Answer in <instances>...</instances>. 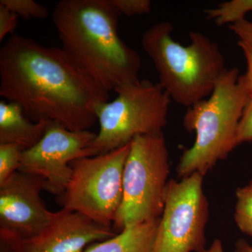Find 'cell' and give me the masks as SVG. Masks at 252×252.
Segmentation results:
<instances>
[{
    "label": "cell",
    "instance_id": "obj_1",
    "mask_svg": "<svg viewBox=\"0 0 252 252\" xmlns=\"http://www.w3.org/2000/svg\"><path fill=\"white\" fill-rule=\"evenodd\" d=\"M0 95L32 122L89 130L109 93L83 72L61 47L13 34L0 49Z\"/></svg>",
    "mask_w": 252,
    "mask_h": 252
},
{
    "label": "cell",
    "instance_id": "obj_2",
    "mask_svg": "<svg viewBox=\"0 0 252 252\" xmlns=\"http://www.w3.org/2000/svg\"><path fill=\"white\" fill-rule=\"evenodd\" d=\"M121 16L110 0H62L52 14L61 49L109 93L140 80L142 60L119 36Z\"/></svg>",
    "mask_w": 252,
    "mask_h": 252
},
{
    "label": "cell",
    "instance_id": "obj_3",
    "mask_svg": "<svg viewBox=\"0 0 252 252\" xmlns=\"http://www.w3.org/2000/svg\"><path fill=\"white\" fill-rule=\"evenodd\" d=\"M173 31L170 22L156 23L144 32L141 44L158 84L172 101L188 108L211 94L226 70L224 56L216 41L200 32H190V44L184 46L174 39Z\"/></svg>",
    "mask_w": 252,
    "mask_h": 252
},
{
    "label": "cell",
    "instance_id": "obj_4",
    "mask_svg": "<svg viewBox=\"0 0 252 252\" xmlns=\"http://www.w3.org/2000/svg\"><path fill=\"white\" fill-rule=\"evenodd\" d=\"M250 97L243 76L233 67L222 74L208 97L187 108L184 127L195 132V140L180 158L179 177L205 176L238 147V126Z\"/></svg>",
    "mask_w": 252,
    "mask_h": 252
},
{
    "label": "cell",
    "instance_id": "obj_5",
    "mask_svg": "<svg viewBox=\"0 0 252 252\" xmlns=\"http://www.w3.org/2000/svg\"><path fill=\"white\" fill-rule=\"evenodd\" d=\"M170 163L163 133L139 135L130 142L123 175V198L116 231L157 220L165 207Z\"/></svg>",
    "mask_w": 252,
    "mask_h": 252
},
{
    "label": "cell",
    "instance_id": "obj_6",
    "mask_svg": "<svg viewBox=\"0 0 252 252\" xmlns=\"http://www.w3.org/2000/svg\"><path fill=\"white\" fill-rule=\"evenodd\" d=\"M115 92V99L97 111L99 131L91 147L95 156L124 147L137 136L162 134L167 125L172 99L158 83L140 79Z\"/></svg>",
    "mask_w": 252,
    "mask_h": 252
},
{
    "label": "cell",
    "instance_id": "obj_7",
    "mask_svg": "<svg viewBox=\"0 0 252 252\" xmlns=\"http://www.w3.org/2000/svg\"><path fill=\"white\" fill-rule=\"evenodd\" d=\"M130 149V142L107 153L73 160L70 180L58 197L60 205L112 225L122 201L123 175Z\"/></svg>",
    "mask_w": 252,
    "mask_h": 252
},
{
    "label": "cell",
    "instance_id": "obj_8",
    "mask_svg": "<svg viewBox=\"0 0 252 252\" xmlns=\"http://www.w3.org/2000/svg\"><path fill=\"white\" fill-rule=\"evenodd\" d=\"M203 177L195 172L180 182L169 181L154 252H204L206 250L209 206L203 192Z\"/></svg>",
    "mask_w": 252,
    "mask_h": 252
},
{
    "label": "cell",
    "instance_id": "obj_9",
    "mask_svg": "<svg viewBox=\"0 0 252 252\" xmlns=\"http://www.w3.org/2000/svg\"><path fill=\"white\" fill-rule=\"evenodd\" d=\"M96 137L90 130L71 131L51 123L40 141L23 151L18 171L43 177L45 190L61 196L72 176L71 162L95 156L91 147Z\"/></svg>",
    "mask_w": 252,
    "mask_h": 252
},
{
    "label": "cell",
    "instance_id": "obj_10",
    "mask_svg": "<svg viewBox=\"0 0 252 252\" xmlns=\"http://www.w3.org/2000/svg\"><path fill=\"white\" fill-rule=\"evenodd\" d=\"M46 180L18 171L0 186V228L11 230L23 240L42 232L58 216L48 210L41 197Z\"/></svg>",
    "mask_w": 252,
    "mask_h": 252
},
{
    "label": "cell",
    "instance_id": "obj_11",
    "mask_svg": "<svg viewBox=\"0 0 252 252\" xmlns=\"http://www.w3.org/2000/svg\"><path fill=\"white\" fill-rule=\"evenodd\" d=\"M117 234L112 225L97 223L79 212L63 208L39 234L23 240V252H83L88 245Z\"/></svg>",
    "mask_w": 252,
    "mask_h": 252
},
{
    "label": "cell",
    "instance_id": "obj_12",
    "mask_svg": "<svg viewBox=\"0 0 252 252\" xmlns=\"http://www.w3.org/2000/svg\"><path fill=\"white\" fill-rule=\"evenodd\" d=\"M51 122L30 120L15 102H0V144H13L24 150L36 145Z\"/></svg>",
    "mask_w": 252,
    "mask_h": 252
},
{
    "label": "cell",
    "instance_id": "obj_13",
    "mask_svg": "<svg viewBox=\"0 0 252 252\" xmlns=\"http://www.w3.org/2000/svg\"><path fill=\"white\" fill-rule=\"evenodd\" d=\"M160 218L127 227L115 236L98 242L83 252H154Z\"/></svg>",
    "mask_w": 252,
    "mask_h": 252
},
{
    "label": "cell",
    "instance_id": "obj_14",
    "mask_svg": "<svg viewBox=\"0 0 252 252\" xmlns=\"http://www.w3.org/2000/svg\"><path fill=\"white\" fill-rule=\"evenodd\" d=\"M252 11V0H231L205 10L207 19L218 26H230L245 19V15Z\"/></svg>",
    "mask_w": 252,
    "mask_h": 252
},
{
    "label": "cell",
    "instance_id": "obj_15",
    "mask_svg": "<svg viewBox=\"0 0 252 252\" xmlns=\"http://www.w3.org/2000/svg\"><path fill=\"white\" fill-rule=\"evenodd\" d=\"M235 220L239 229L252 237V180L236 190Z\"/></svg>",
    "mask_w": 252,
    "mask_h": 252
},
{
    "label": "cell",
    "instance_id": "obj_16",
    "mask_svg": "<svg viewBox=\"0 0 252 252\" xmlns=\"http://www.w3.org/2000/svg\"><path fill=\"white\" fill-rule=\"evenodd\" d=\"M24 149L13 144H0V186L19 170Z\"/></svg>",
    "mask_w": 252,
    "mask_h": 252
},
{
    "label": "cell",
    "instance_id": "obj_17",
    "mask_svg": "<svg viewBox=\"0 0 252 252\" xmlns=\"http://www.w3.org/2000/svg\"><path fill=\"white\" fill-rule=\"evenodd\" d=\"M0 4L26 20L44 19L49 16L46 7L34 0H0Z\"/></svg>",
    "mask_w": 252,
    "mask_h": 252
},
{
    "label": "cell",
    "instance_id": "obj_18",
    "mask_svg": "<svg viewBox=\"0 0 252 252\" xmlns=\"http://www.w3.org/2000/svg\"><path fill=\"white\" fill-rule=\"evenodd\" d=\"M121 15L127 17L149 14L152 3L150 0H110Z\"/></svg>",
    "mask_w": 252,
    "mask_h": 252
},
{
    "label": "cell",
    "instance_id": "obj_19",
    "mask_svg": "<svg viewBox=\"0 0 252 252\" xmlns=\"http://www.w3.org/2000/svg\"><path fill=\"white\" fill-rule=\"evenodd\" d=\"M236 140L238 146L252 141V95L250 96L240 119Z\"/></svg>",
    "mask_w": 252,
    "mask_h": 252
},
{
    "label": "cell",
    "instance_id": "obj_20",
    "mask_svg": "<svg viewBox=\"0 0 252 252\" xmlns=\"http://www.w3.org/2000/svg\"><path fill=\"white\" fill-rule=\"evenodd\" d=\"M23 241L14 232L0 228V252H23Z\"/></svg>",
    "mask_w": 252,
    "mask_h": 252
},
{
    "label": "cell",
    "instance_id": "obj_21",
    "mask_svg": "<svg viewBox=\"0 0 252 252\" xmlns=\"http://www.w3.org/2000/svg\"><path fill=\"white\" fill-rule=\"evenodd\" d=\"M18 17L17 15L0 4V41L7 34L13 35L17 28Z\"/></svg>",
    "mask_w": 252,
    "mask_h": 252
},
{
    "label": "cell",
    "instance_id": "obj_22",
    "mask_svg": "<svg viewBox=\"0 0 252 252\" xmlns=\"http://www.w3.org/2000/svg\"><path fill=\"white\" fill-rule=\"evenodd\" d=\"M230 31L233 32L239 38V41H245L252 46V21L246 18L228 26Z\"/></svg>",
    "mask_w": 252,
    "mask_h": 252
},
{
    "label": "cell",
    "instance_id": "obj_23",
    "mask_svg": "<svg viewBox=\"0 0 252 252\" xmlns=\"http://www.w3.org/2000/svg\"><path fill=\"white\" fill-rule=\"evenodd\" d=\"M238 46L243 51L246 60L248 69L245 74H243L245 82L250 91V96L252 95V46L245 41H238Z\"/></svg>",
    "mask_w": 252,
    "mask_h": 252
},
{
    "label": "cell",
    "instance_id": "obj_24",
    "mask_svg": "<svg viewBox=\"0 0 252 252\" xmlns=\"http://www.w3.org/2000/svg\"><path fill=\"white\" fill-rule=\"evenodd\" d=\"M234 252H252V246L246 240L240 239L235 243Z\"/></svg>",
    "mask_w": 252,
    "mask_h": 252
},
{
    "label": "cell",
    "instance_id": "obj_25",
    "mask_svg": "<svg viewBox=\"0 0 252 252\" xmlns=\"http://www.w3.org/2000/svg\"><path fill=\"white\" fill-rule=\"evenodd\" d=\"M204 252H224L223 244L220 239H215L211 246L206 249Z\"/></svg>",
    "mask_w": 252,
    "mask_h": 252
}]
</instances>
